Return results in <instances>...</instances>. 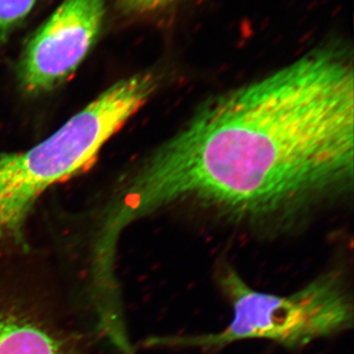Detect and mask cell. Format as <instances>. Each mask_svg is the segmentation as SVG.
<instances>
[{
    "label": "cell",
    "instance_id": "cell-1",
    "mask_svg": "<svg viewBox=\"0 0 354 354\" xmlns=\"http://www.w3.org/2000/svg\"><path fill=\"white\" fill-rule=\"evenodd\" d=\"M351 57L319 48L206 102L144 162L109 207L102 234L171 207L283 234L353 183Z\"/></svg>",
    "mask_w": 354,
    "mask_h": 354
},
{
    "label": "cell",
    "instance_id": "cell-2",
    "mask_svg": "<svg viewBox=\"0 0 354 354\" xmlns=\"http://www.w3.org/2000/svg\"><path fill=\"white\" fill-rule=\"evenodd\" d=\"M214 279L232 311L221 330L204 334L156 335L148 348L214 351L248 339H266L298 349L351 330L353 295L346 268L335 266L288 295L254 290L227 261L214 269Z\"/></svg>",
    "mask_w": 354,
    "mask_h": 354
},
{
    "label": "cell",
    "instance_id": "cell-3",
    "mask_svg": "<svg viewBox=\"0 0 354 354\" xmlns=\"http://www.w3.org/2000/svg\"><path fill=\"white\" fill-rule=\"evenodd\" d=\"M157 87L158 77L149 72L122 79L38 145L0 156V243L22 242L39 198L94 162Z\"/></svg>",
    "mask_w": 354,
    "mask_h": 354
},
{
    "label": "cell",
    "instance_id": "cell-4",
    "mask_svg": "<svg viewBox=\"0 0 354 354\" xmlns=\"http://www.w3.org/2000/svg\"><path fill=\"white\" fill-rule=\"evenodd\" d=\"M106 0H64L26 44L17 67L29 95L50 92L69 78L94 46Z\"/></svg>",
    "mask_w": 354,
    "mask_h": 354
},
{
    "label": "cell",
    "instance_id": "cell-5",
    "mask_svg": "<svg viewBox=\"0 0 354 354\" xmlns=\"http://www.w3.org/2000/svg\"><path fill=\"white\" fill-rule=\"evenodd\" d=\"M0 354H88L75 333L39 302L0 292Z\"/></svg>",
    "mask_w": 354,
    "mask_h": 354
},
{
    "label": "cell",
    "instance_id": "cell-6",
    "mask_svg": "<svg viewBox=\"0 0 354 354\" xmlns=\"http://www.w3.org/2000/svg\"><path fill=\"white\" fill-rule=\"evenodd\" d=\"M39 0H0V44L24 23Z\"/></svg>",
    "mask_w": 354,
    "mask_h": 354
},
{
    "label": "cell",
    "instance_id": "cell-7",
    "mask_svg": "<svg viewBox=\"0 0 354 354\" xmlns=\"http://www.w3.org/2000/svg\"><path fill=\"white\" fill-rule=\"evenodd\" d=\"M174 0H118L121 8L127 13L145 14L165 8Z\"/></svg>",
    "mask_w": 354,
    "mask_h": 354
}]
</instances>
